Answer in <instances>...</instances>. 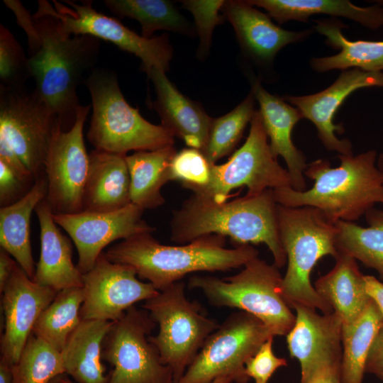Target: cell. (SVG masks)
I'll use <instances>...</instances> for the list:
<instances>
[{
	"label": "cell",
	"mask_w": 383,
	"mask_h": 383,
	"mask_svg": "<svg viewBox=\"0 0 383 383\" xmlns=\"http://www.w3.org/2000/svg\"><path fill=\"white\" fill-rule=\"evenodd\" d=\"M33 19L40 43L29 57L33 90L57 116L62 129L68 131L81 106L77 87L95 69L100 41L89 35L65 34L54 6L45 0L38 1Z\"/></svg>",
	"instance_id": "obj_1"
},
{
	"label": "cell",
	"mask_w": 383,
	"mask_h": 383,
	"mask_svg": "<svg viewBox=\"0 0 383 383\" xmlns=\"http://www.w3.org/2000/svg\"><path fill=\"white\" fill-rule=\"evenodd\" d=\"M277 204L272 189L222 204L193 194L173 213L171 239L188 243L216 234L229 237L236 246L263 243L279 268L285 265L287 255L279 237Z\"/></svg>",
	"instance_id": "obj_2"
},
{
	"label": "cell",
	"mask_w": 383,
	"mask_h": 383,
	"mask_svg": "<svg viewBox=\"0 0 383 383\" xmlns=\"http://www.w3.org/2000/svg\"><path fill=\"white\" fill-rule=\"evenodd\" d=\"M225 245V237L212 234L184 245H166L146 233L122 240L104 254L111 262L131 267L138 277L160 291L189 273L226 271L243 267L258 257V251L251 245L234 248Z\"/></svg>",
	"instance_id": "obj_3"
},
{
	"label": "cell",
	"mask_w": 383,
	"mask_h": 383,
	"mask_svg": "<svg viewBox=\"0 0 383 383\" xmlns=\"http://www.w3.org/2000/svg\"><path fill=\"white\" fill-rule=\"evenodd\" d=\"M338 157L340 165L337 167H332L324 159L308 164L304 175L314 181L310 189H274L277 204L288 207L312 206L335 223L353 222L375 204L383 206V177L377 167V151Z\"/></svg>",
	"instance_id": "obj_4"
},
{
	"label": "cell",
	"mask_w": 383,
	"mask_h": 383,
	"mask_svg": "<svg viewBox=\"0 0 383 383\" xmlns=\"http://www.w3.org/2000/svg\"><path fill=\"white\" fill-rule=\"evenodd\" d=\"M279 237L287 255V268L282 281V294L290 308L304 306L323 314L333 309L311 285V273L326 255L336 257L335 223L312 206L288 207L277 204Z\"/></svg>",
	"instance_id": "obj_5"
},
{
	"label": "cell",
	"mask_w": 383,
	"mask_h": 383,
	"mask_svg": "<svg viewBox=\"0 0 383 383\" xmlns=\"http://www.w3.org/2000/svg\"><path fill=\"white\" fill-rule=\"evenodd\" d=\"M84 84L93 109L87 136L94 149L127 155L131 150H155L174 145L169 131L145 120L126 101L114 71L95 68Z\"/></svg>",
	"instance_id": "obj_6"
},
{
	"label": "cell",
	"mask_w": 383,
	"mask_h": 383,
	"mask_svg": "<svg viewBox=\"0 0 383 383\" xmlns=\"http://www.w3.org/2000/svg\"><path fill=\"white\" fill-rule=\"evenodd\" d=\"M282 281L274 264L256 257L231 277H192L189 287L200 289L214 306L236 308L252 315L274 336L287 335L294 325L296 316L282 296Z\"/></svg>",
	"instance_id": "obj_7"
},
{
	"label": "cell",
	"mask_w": 383,
	"mask_h": 383,
	"mask_svg": "<svg viewBox=\"0 0 383 383\" xmlns=\"http://www.w3.org/2000/svg\"><path fill=\"white\" fill-rule=\"evenodd\" d=\"M158 324L157 335L150 341L159 352L162 363L178 382L194 360L207 338L220 324L207 318L196 301H189L183 282H174L159 291L142 306Z\"/></svg>",
	"instance_id": "obj_8"
},
{
	"label": "cell",
	"mask_w": 383,
	"mask_h": 383,
	"mask_svg": "<svg viewBox=\"0 0 383 383\" xmlns=\"http://www.w3.org/2000/svg\"><path fill=\"white\" fill-rule=\"evenodd\" d=\"M57 116L33 90L0 85V155L13 154L35 179L44 173Z\"/></svg>",
	"instance_id": "obj_9"
},
{
	"label": "cell",
	"mask_w": 383,
	"mask_h": 383,
	"mask_svg": "<svg viewBox=\"0 0 383 383\" xmlns=\"http://www.w3.org/2000/svg\"><path fill=\"white\" fill-rule=\"evenodd\" d=\"M245 143L228 160L212 164L209 184L194 192V195L216 204L226 202L233 189L246 187L247 194H260L268 189L292 187L287 169L272 153L262 118L256 110Z\"/></svg>",
	"instance_id": "obj_10"
},
{
	"label": "cell",
	"mask_w": 383,
	"mask_h": 383,
	"mask_svg": "<svg viewBox=\"0 0 383 383\" xmlns=\"http://www.w3.org/2000/svg\"><path fill=\"white\" fill-rule=\"evenodd\" d=\"M271 337L256 317L242 311L233 313L207 338L176 383H211L225 375L231 376L235 383H248L245 362Z\"/></svg>",
	"instance_id": "obj_11"
},
{
	"label": "cell",
	"mask_w": 383,
	"mask_h": 383,
	"mask_svg": "<svg viewBox=\"0 0 383 383\" xmlns=\"http://www.w3.org/2000/svg\"><path fill=\"white\" fill-rule=\"evenodd\" d=\"M154 328L148 312L134 306L113 322L102 345V360L113 366L108 383H174L149 340Z\"/></svg>",
	"instance_id": "obj_12"
},
{
	"label": "cell",
	"mask_w": 383,
	"mask_h": 383,
	"mask_svg": "<svg viewBox=\"0 0 383 383\" xmlns=\"http://www.w3.org/2000/svg\"><path fill=\"white\" fill-rule=\"evenodd\" d=\"M91 105L80 106L73 126H55L48 149L44 172L48 181L46 201L53 213L73 214L82 211V197L88 175L89 155L83 128Z\"/></svg>",
	"instance_id": "obj_13"
},
{
	"label": "cell",
	"mask_w": 383,
	"mask_h": 383,
	"mask_svg": "<svg viewBox=\"0 0 383 383\" xmlns=\"http://www.w3.org/2000/svg\"><path fill=\"white\" fill-rule=\"evenodd\" d=\"M62 31L68 35H89L113 43L142 61L145 72L157 68L169 70L173 49L167 34L146 38L126 27L118 20L96 11L91 1H52Z\"/></svg>",
	"instance_id": "obj_14"
},
{
	"label": "cell",
	"mask_w": 383,
	"mask_h": 383,
	"mask_svg": "<svg viewBox=\"0 0 383 383\" xmlns=\"http://www.w3.org/2000/svg\"><path fill=\"white\" fill-rule=\"evenodd\" d=\"M82 320L116 321L136 302L159 292L151 283L140 281L131 267L111 262L104 252L93 268L82 274Z\"/></svg>",
	"instance_id": "obj_15"
},
{
	"label": "cell",
	"mask_w": 383,
	"mask_h": 383,
	"mask_svg": "<svg viewBox=\"0 0 383 383\" xmlns=\"http://www.w3.org/2000/svg\"><path fill=\"white\" fill-rule=\"evenodd\" d=\"M143 211L131 203L121 209L109 212L53 213V219L74 243L79 256L77 266L83 274L93 268L103 250L110 243L155 231L143 219Z\"/></svg>",
	"instance_id": "obj_16"
},
{
	"label": "cell",
	"mask_w": 383,
	"mask_h": 383,
	"mask_svg": "<svg viewBox=\"0 0 383 383\" xmlns=\"http://www.w3.org/2000/svg\"><path fill=\"white\" fill-rule=\"evenodd\" d=\"M293 309L296 319L286 335L287 347L290 357L299 362V383H308L326 368L340 367L343 324L334 311L321 315L304 306Z\"/></svg>",
	"instance_id": "obj_17"
},
{
	"label": "cell",
	"mask_w": 383,
	"mask_h": 383,
	"mask_svg": "<svg viewBox=\"0 0 383 383\" xmlns=\"http://www.w3.org/2000/svg\"><path fill=\"white\" fill-rule=\"evenodd\" d=\"M372 87H383V72H367L353 68L343 70L336 80L325 89L309 95H284L283 99L297 108L303 118L316 126L317 135L329 151L342 155H353V145L348 139H339L335 132L343 133L342 123L334 124L333 118L345 99L355 90Z\"/></svg>",
	"instance_id": "obj_18"
},
{
	"label": "cell",
	"mask_w": 383,
	"mask_h": 383,
	"mask_svg": "<svg viewBox=\"0 0 383 383\" xmlns=\"http://www.w3.org/2000/svg\"><path fill=\"white\" fill-rule=\"evenodd\" d=\"M1 294L5 322L0 359L13 365L18 361L39 316L57 292L33 282L16 263Z\"/></svg>",
	"instance_id": "obj_19"
},
{
	"label": "cell",
	"mask_w": 383,
	"mask_h": 383,
	"mask_svg": "<svg viewBox=\"0 0 383 383\" xmlns=\"http://www.w3.org/2000/svg\"><path fill=\"white\" fill-rule=\"evenodd\" d=\"M221 11L232 24L243 52L263 67L272 65L283 48L304 40L314 31V28L300 31L285 30L248 1H225Z\"/></svg>",
	"instance_id": "obj_20"
},
{
	"label": "cell",
	"mask_w": 383,
	"mask_h": 383,
	"mask_svg": "<svg viewBox=\"0 0 383 383\" xmlns=\"http://www.w3.org/2000/svg\"><path fill=\"white\" fill-rule=\"evenodd\" d=\"M251 83L272 153L275 157L281 156L284 160L292 179V188L304 192L306 187L304 174L308 164L305 155L292 140V130L303 116L297 108L283 97L265 90L258 79H252Z\"/></svg>",
	"instance_id": "obj_21"
},
{
	"label": "cell",
	"mask_w": 383,
	"mask_h": 383,
	"mask_svg": "<svg viewBox=\"0 0 383 383\" xmlns=\"http://www.w3.org/2000/svg\"><path fill=\"white\" fill-rule=\"evenodd\" d=\"M145 73L155 87L156 99L152 106L161 119V126L189 148L203 152L212 118L201 104L182 94L165 72L152 68Z\"/></svg>",
	"instance_id": "obj_22"
},
{
	"label": "cell",
	"mask_w": 383,
	"mask_h": 383,
	"mask_svg": "<svg viewBox=\"0 0 383 383\" xmlns=\"http://www.w3.org/2000/svg\"><path fill=\"white\" fill-rule=\"evenodd\" d=\"M40 228V254L33 281L56 292L82 287V274L72 261L70 240L58 228L46 199L35 209Z\"/></svg>",
	"instance_id": "obj_23"
},
{
	"label": "cell",
	"mask_w": 383,
	"mask_h": 383,
	"mask_svg": "<svg viewBox=\"0 0 383 383\" xmlns=\"http://www.w3.org/2000/svg\"><path fill=\"white\" fill-rule=\"evenodd\" d=\"M89 155L82 211L109 212L131 204L127 155L94 149Z\"/></svg>",
	"instance_id": "obj_24"
},
{
	"label": "cell",
	"mask_w": 383,
	"mask_h": 383,
	"mask_svg": "<svg viewBox=\"0 0 383 383\" xmlns=\"http://www.w3.org/2000/svg\"><path fill=\"white\" fill-rule=\"evenodd\" d=\"M335 259L333 269L316 281L314 288L339 316L343 326H348L360 317L371 299L356 260L341 252Z\"/></svg>",
	"instance_id": "obj_25"
},
{
	"label": "cell",
	"mask_w": 383,
	"mask_h": 383,
	"mask_svg": "<svg viewBox=\"0 0 383 383\" xmlns=\"http://www.w3.org/2000/svg\"><path fill=\"white\" fill-rule=\"evenodd\" d=\"M314 29L326 37L325 43L340 50L336 55L312 57L309 64L316 72L357 68L367 72H383V40H349L342 33L346 25L337 18L315 21Z\"/></svg>",
	"instance_id": "obj_26"
},
{
	"label": "cell",
	"mask_w": 383,
	"mask_h": 383,
	"mask_svg": "<svg viewBox=\"0 0 383 383\" xmlns=\"http://www.w3.org/2000/svg\"><path fill=\"white\" fill-rule=\"evenodd\" d=\"M264 9L279 23L289 21L307 22L309 17L324 14L352 20L372 30L383 26V5L361 7L348 0H248Z\"/></svg>",
	"instance_id": "obj_27"
},
{
	"label": "cell",
	"mask_w": 383,
	"mask_h": 383,
	"mask_svg": "<svg viewBox=\"0 0 383 383\" xmlns=\"http://www.w3.org/2000/svg\"><path fill=\"white\" fill-rule=\"evenodd\" d=\"M48 181L45 172L35 180L28 193L19 201L0 209V245L33 279L35 268L30 239L32 212L46 198Z\"/></svg>",
	"instance_id": "obj_28"
},
{
	"label": "cell",
	"mask_w": 383,
	"mask_h": 383,
	"mask_svg": "<svg viewBox=\"0 0 383 383\" xmlns=\"http://www.w3.org/2000/svg\"><path fill=\"white\" fill-rule=\"evenodd\" d=\"M113 322L82 320L60 352L65 374L77 383H108L102 363L104 340Z\"/></svg>",
	"instance_id": "obj_29"
},
{
	"label": "cell",
	"mask_w": 383,
	"mask_h": 383,
	"mask_svg": "<svg viewBox=\"0 0 383 383\" xmlns=\"http://www.w3.org/2000/svg\"><path fill=\"white\" fill-rule=\"evenodd\" d=\"M176 152L172 145L155 150L136 151L126 156L133 204L145 210L157 208L165 203L161 189L170 182V163Z\"/></svg>",
	"instance_id": "obj_30"
},
{
	"label": "cell",
	"mask_w": 383,
	"mask_h": 383,
	"mask_svg": "<svg viewBox=\"0 0 383 383\" xmlns=\"http://www.w3.org/2000/svg\"><path fill=\"white\" fill-rule=\"evenodd\" d=\"M382 326L383 316L372 300L354 323L343 326L341 383H362L370 350Z\"/></svg>",
	"instance_id": "obj_31"
},
{
	"label": "cell",
	"mask_w": 383,
	"mask_h": 383,
	"mask_svg": "<svg viewBox=\"0 0 383 383\" xmlns=\"http://www.w3.org/2000/svg\"><path fill=\"white\" fill-rule=\"evenodd\" d=\"M365 216L368 227L336 221L335 245L338 252L374 269L383 280V210L373 207Z\"/></svg>",
	"instance_id": "obj_32"
},
{
	"label": "cell",
	"mask_w": 383,
	"mask_h": 383,
	"mask_svg": "<svg viewBox=\"0 0 383 383\" xmlns=\"http://www.w3.org/2000/svg\"><path fill=\"white\" fill-rule=\"evenodd\" d=\"M104 5L116 16L131 18L141 25V35L153 38L158 30L192 35L194 29L174 4L166 0H105Z\"/></svg>",
	"instance_id": "obj_33"
},
{
	"label": "cell",
	"mask_w": 383,
	"mask_h": 383,
	"mask_svg": "<svg viewBox=\"0 0 383 383\" xmlns=\"http://www.w3.org/2000/svg\"><path fill=\"white\" fill-rule=\"evenodd\" d=\"M83 301L82 287L58 292L39 316L32 333L61 352L82 321L80 309Z\"/></svg>",
	"instance_id": "obj_34"
},
{
	"label": "cell",
	"mask_w": 383,
	"mask_h": 383,
	"mask_svg": "<svg viewBox=\"0 0 383 383\" xmlns=\"http://www.w3.org/2000/svg\"><path fill=\"white\" fill-rule=\"evenodd\" d=\"M255 101V95L250 90L232 111L222 116L212 118L206 145L203 150L211 163L216 164L234 150L256 111Z\"/></svg>",
	"instance_id": "obj_35"
},
{
	"label": "cell",
	"mask_w": 383,
	"mask_h": 383,
	"mask_svg": "<svg viewBox=\"0 0 383 383\" xmlns=\"http://www.w3.org/2000/svg\"><path fill=\"white\" fill-rule=\"evenodd\" d=\"M64 374L61 353L32 333L12 365L11 383H51Z\"/></svg>",
	"instance_id": "obj_36"
},
{
	"label": "cell",
	"mask_w": 383,
	"mask_h": 383,
	"mask_svg": "<svg viewBox=\"0 0 383 383\" xmlns=\"http://www.w3.org/2000/svg\"><path fill=\"white\" fill-rule=\"evenodd\" d=\"M31 77L29 57L11 31L0 25V79L10 89H24Z\"/></svg>",
	"instance_id": "obj_37"
},
{
	"label": "cell",
	"mask_w": 383,
	"mask_h": 383,
	"mask_svg": "<svg viewBox=\"0 0 383 383\" xmlns=\"http://www.w3.org/2000/svg\"><path fill=\"white\" fill-rule=\"evenodd\" d=\"M204 152L193 148L177 151L169 167L170 181H177L193 192L206 186L211 178V165Z\"/></svg>",
	"instance_id": "obj_38"
},
{
	"label": "cell",
	"mask_w": 383,
	"mask_h": 383,
	"mask_svg": "<svg viewBox=\"0 0 383 383\" xmlns=\"http://www.w3.org/2000/svg\"><path fill=\"white\" fill-rule=\"evenodd\" d=\"M180 2L182 7L190 11L194 16L196 33L199 37L197 56L204 59L209 53L215 27L223 22L224 16L219 14V11L225 1L185 0Z\"/></svg>",
	"instance_id": "obj_39"
},
{
	"label": "cell",
	"mask_w": 383,
	"mask_h": 383,
	"mask_svg": "<svg viewBox=\"0 0 383 383\" xmlns=\"http://www.w3.org/2000/svg\"><path fill=\"white\" fill-rule=\"evenodd\" d=\"M35 179L0 159V205L9 206L25 196Z\"/></svg>",
	"instance_id": "obj_40"
},
{
	"label": "cell",
	"mask_w": 383,
	"mask_h": 383,
	"mask_svg": "<svg viewBox=\"0 0 383 383\" xmlns=\"http://www.w3.org/2000/svg\"><path fill=\"white\" fill-rule=\"evenodd\" d=\"M273 338L267 340L245 365L246 375L255 383H267L274 372L280 367L287 365L286 359L274 354Z\"/></svg>",
	"instance_id": "obj_41"
},
{
	"label": "cell",
	"mask_w": 383,
	"mask_h": 383,
	"mask_svg": "<svg viewBox=\"0 0 383 383\" xmlns=\"http://www.w3.org/2000/svg\"><path fill=\"white\" fill-rule=\"evenodd\" d=\"M4 2L13 12L18 24L24 30L28 37L29 55H33L40 46L39 35L34 25L33 15L19 1L4 0Z\"/></svg>",
	"instance_id": "obj_42"
},
{
	"label": "cell",
	"mask_w": 383,
	"mask_h": 383,
	"mask_svg": "<svg viewBox=\"0 0 383 383\" xmlns=\"http://www.w3.org/2000/svg\"><path fill=\"white\" fill-rule=\"evenodd\" d=\"M365 372L372 374L383 381V326L377 333L370 350Z\"/></svg>",
	"instance_id": "obj_43"
},
{
	"label": "cell",
	"mask_w": 383,
	"mask_h": 383,
	"mask_svg": "<svg viewBox=\"0 0 383 383\" xmlns=\"http://www.w3.org/2000/svg\"><path fill=\"white\" fill-rule=\"evenodd\" d=\"M365 288L383 316V283L372 275H364Z\"/></svg>",
	"instance_id": "obj_44"
},
{
	"label": "cell",
	"mask_w": 383,
	"mask_h": 383,
	"mask_svg": "<svg viewBox=\"0 0 383 383\" xmlns=\"http://www.w3.org/2000/svg\"><path fill=\"white\" fill-rule=\"evenodd\" d=\"M16 261L13 260L11 255L5 250L1 248L0 249V292L1 293L10 278Z\"/></svg>",
	"instance_id": "obj_45"
},
{
	"label": "cell",
	"mask_w": 383,
	"mask_h": 383,
	"mask_svg": "<svg viewBox=\"0 0 383 383\" xmlns=\"http://www.w3.org/2000/svg\"><path fill=\"white\" fill-rule=\"evenodd\" d=\"M308 383H341L340 367H329L316 375Z\"/></svg>",
	"instance_id": "obj_46"
},
{
	"label": "cell",
	"mask_w": 383,
	"mask_h": 383,
	"mask_svg": "<svg viewBox=\"0 0 383 383\" xmlns=\"http://www.w3.org/2000/svg\"><path fill=\"white\" fill-rule=\"evenodd\" d=\"M12 382V365L0 359V383Z\"/></svg>",
	"instance_id": "obj_47"
},
{
	"label": "cell",
	"mask_w": 383,
	"mask_h": 383,
	"mask_svg": "<svg viewBox=\"0 0 383 383\" xmlns=\"http://www.w3.org/2000/svg\"><path fill=\"white\" fill-rule=\"evenodd\" d=\"M234 379L231 376H221L214 379L211 383H232Z\"/></svg>",
	"instance_id": "obj_48"
},
{
	"label": "cell",
	"mask_w": 383,
	"mask_h": 383,
	"mask_svg": "<svg viewBox=\"0 0 383 383\" xmlns=\"http://www.w3.org/2000/svg\"><path fill=\"white\" fill-rule=\"evenodd\" d=\"M377 167L379 170L380 172L383 177V152L380 153L377 157Z\"/></svg>",
	"instance_id": "obj_49"
},
{
	"label": "cell",
	"mask_w": 383,
	"mask_h": 383,
	"mask_svg": "<svg viewBox=\"0 0 383 383\" xmlns=\"http://www.w3.org/2000/svg\"><path fill=\"white\" fill-rule=\"evenodd\" d=\"M57 380L60 383H74L71 381L67 377H65L64 375L58 377Z\"/></svg>",
	"instance_id": "obj_50"
},
{
	"label": "cell",
	"mask_w": 383,
	"mask_h": 383,
	"mask_svg": "<svg viewBox=\"0 0 383 383\" xmlns=\"http://www.w3.org/2000/svg\"><path fill=\"white\" fill-rule=\"evenodd\" d=\"M51 383H60V382H58L57 377L56 379H55L54 380H52V381L51 382Z\"/></svg>",
	"instance_id": "obj_51"
}]
</instances>
